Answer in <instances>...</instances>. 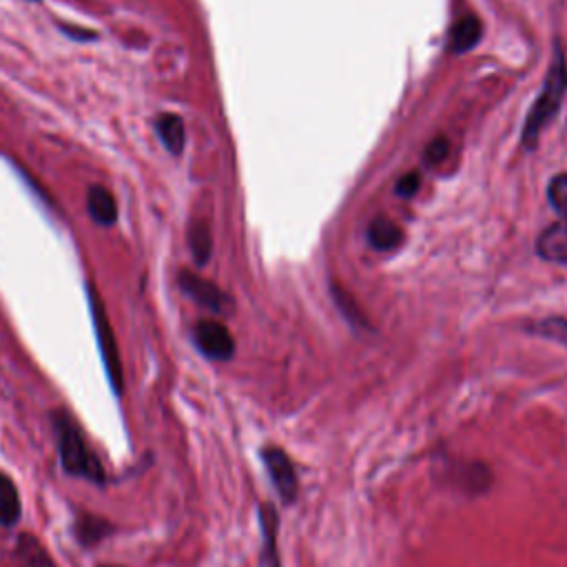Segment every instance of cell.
Masks as SVG:
<instances>
[{"label": "cell", "mask_w": 567, "mask_h": 567, "mask_svg": "<svg viewBox=\"0 0 567 567\" xmlns=\"http://www.w3.org/2000/svg\"><path fill=\"white\" fill-rule=\"evenodd\" d=\"M565 94H567V59H565L563 48L556 43L552 65H549V72L545 76L543 90H540L538 98L534 101V105L529 107L525 125H523L521 145L527 151L536 149L543 129L556 118Z\"/></svg>", "instance_id": "1"}, {"label": "cell", "mask_w": 567, "mask_h": 567, "mask_svg": "<svg viewBox=\"0 0 567 567\" xmlns=\"http://www.w3.org/2000/svg\"><path fill=\"white\" fill-rule=\"evenodd\" d=\"M56 421H59V441H61V454H63L65 470L76 476H87L92 481H101L103 479L101 463L85 448L78 430L67 419L59 417Z\"/></svg>", "instance_id": "2"}, {"label": "cell", "mask_w": 567, "mask_h": 567, "mask_svg": "<svg viewBox=\"0 0 567 567\" xmlns=\"http://www.w3.org/2000/svg\"><path fill=\"white\" fill-rule=\"evenodd\" d=\"M260 456L264 461V468H266L271 483L277 490L282 503L284 505L297 503L300 479H297V470H295L291 456L286 454V450H282L280 445H266L260 450Z\"/></svg>", "instance_id": "3"}, {"label": "cell", "mask_w": 567, "mask_h": 567, "mask_svg": "<svg viewBox=\"0 0 567 567\" xmlns=\"http://www.w3.org/2000/svg\"><path fill=\"white\" fill-rule=\"evenodd\" d=\"M92 313H94V324H96V333H98V344L105 357V366L112 379V386L116 392H123V366H120V357H118V348H116V339H114V330L109 324V317L96 295V291H92Z\"/></svg>", "instance_id": "4"}, {"label": "cell", "mask_w": 567, "mask_h": 567, "mask_svg": "<svg viewBox=\"0 0 567 567\" xmlns=\"http://www.w3.org/2000/svg\"><path fill=\"white\" fill-rule=\"evenodd\" d=\"M196 344L202 355H207L213 361H229L235 355V339L229 333V328L220 322L204 319L196 326Z\"/></svg>", "instance_id": "5"}, {"label": "cell", "mask_w": 567, "mask_h": 567, "mask_svg": "<svg viewBox=\"0 0 567 567\" xmlns=\"http://www.w3.org/2000/svg\"><path fill=\"white\" fill-rule=\"evenodd\" d=\"M180 288L200 306L213 311V313H229L231 308V297L218 288L213 282L191 273V271H182L180 275Z\"/></svg>", "instance_id": "6"}, {"label": "cell", "mask_w": 567, "mask_h": 567, "mask_svg": "<svg viewBox=\"0 0 567 567\" xmlns=\"http://www.w3.org/2000/svg\"><path fill=\"white\" fill-rule=\"evenodd\" d=\"M445 479L452 487L465 494H483L492 485V472L481 461H463L456 465H448Z\"/></svg>", "instance_id": "7"}, {"label": "cell", "mask_w": 567, "mask_h": 567, "mask_svg": "<svg viewBox=\"0 0 567 567\" xmlns=\"http://www.w3.org/2000/svg\"><path fill=\"white\" fill-rule=\"evenodd\" d=\"M536 253L545 262L567 264V218L549 224L536 238Z\"/></svg>", "instance_id": "8"}, {"label": "cell", "mask_w": 567, "mask_h": 567, "mask_svg": "<svg viewBox=\"0 0 567 567\" xmlns=\"http://www.w3.org/2000/svg\"><path fill=\"white\" fill-rule=\"evenodd\" d=\"M87 209L90 216L94 218L96 224L101 227H112L118 220V207H116V198L109 189L96 185L90 189L87 193Z\"/></svg>", "instance_id": "9"}, {"label": "cell", "mask_w": 567, "mask_h": 567, "mask_svg": "<svg viewBox=\"0 0 567 567\" xmlns=\"http://www.w3.org/2000/svg\"><path fill=\"white\" fill-rule=\"evenodd\" d=\"M483 36V25L476 17L468 14L463 19H459L454 25H452V32H450V52L454 54H465L470 52L472 48H476V43L481 41Z\"/></svg>", "instance_id": "10"}, {"label": "cell", "mask_w": 567, "mask_h": 567, "mask_svg": "<svg viewBox=\"0 0 567 567\" xmlns=\"http://www.w3.org/2000/svg\"><path fill=\"white\" fill-rule=\"evenodd\" d=\"M366 238L375 251L386 253V251H395L401 244L403 233L390 218H375L366 229Z\"/></svg>", "instance_id": "11"}, {"label": "cell", "mask_w": 567, "mask_h": 567, "mask_svg": "<svg viewBox=\"0 0 567 567\" xmlns=\"http://www.w3.org/2000/svg\"><path fill=\"white\" fill-rule=\"evenodd\" d=\"M260 525L264 532V567H280V554H277L280 516L273 505L269 503L260 505Z\"/></svg>", "instance_id": "12"}, {"label": "cell", "mask_w": 567, "mask_h": 567, "mask_svg": "<svg viewBox=\"0 0 567 567\" xmlns=\"http://www.w3.org/2000/svg\"><path fill=\"white\" fill-rule=\"evenodd\" d=\"M156 132L162 140V145L174 154L180 156L187 143V129H185V120L176 114H162L156 120Z\"/></svg>", "instance_id": "13"}, {"label": "cell", "mask_w": 567, "mask_h": 567, "mask_svg": "<svg viewBox=\"0 0 567 567\" xmlns=\"http://www.w3.org/2000/svg\"><path fill=\"white\" fill-rule=\"evenodd\" d=\"M19 516H21L19 490L6 474H0V523L14 525Z\"/></svg>", "instance_id": "14"}, {"label": "cell", "mask_w": 567, "mask_h": 567, "mask_svg": "<svg viewBox=\"0 0 567 567\" xmlns=\"http://www.w3.org/2000/svg\"><path fill=\"white\" fill-rule=\"evenodd\" d=\"M189 249L196 258V262L200 266H204L211 258V249H213V242H211V231L204 222H193L191 229H189Z\"/></svg>", "instance_id": "15"}, {"label": "cell", "mask_w": 567, "mask_h": 567, "mask_svg": "<svg viewBox=\"0 0 567 567\" xmlns=\"http://www.w3.org/2000/svg\"><path fill=\"white\" fill-rule=\"evenodd\" d=\"M527 330L538 335V337H543V339H549V342H556L560 346H567V319L565 317L540 319L534 326H529Z\"/></svg>", "instance_id": "16"}, {"label": "cell", "mask_w": 567, "mask_h": 567, "mask_svg": "<svg viewBox=\"0 0 567 567\" xmlns=\"http://www.w3.org/2000/svg\"><path fill=\"white\" fill-rule=\"evenodd\" d=\"M547 202L560 218H567V174H558L549 180Z\"/></svg>", "instance_id": "17"}, {"label": "cell", "mask_w": 567, "mask_h": 567, "mask_svg": "<svg viewBox=\"0 0 567 567\" xmlns=\"http://www.w3.org/2000/svg\"><path fill=\"white\" fill-rule=\"evenodd\" d=\"M107 534V523L94 516H87L78 523V536L83 543H96L98 538H103Z\"/></svg>", "instance_id": "18"}, {"label": "cell", "mask_w": 567, "mask_h": 567, "mask_svg": "<svg viewBox=\"0 0 567 567\" xmlns=\"http://www.w3.org/2000/svg\"><path fill=\"white\" fill-rule=\"evenodd\" d=\"M450 151V145L445 138H434L428 147H426V154H423V160L426 165H439L443 162V158L448 156Z\"/></svg>", "instance_id": "19"}, {"label": "cell", "mask_w": 567, "mask_h": 567, "mask_svg": "<svg viewBox=\"0 0 567 567\" xmlns=\"http://www.w3.org/2000/svg\"><path fill=\"white\" fill-rule=\"evenodd\" d=\"M419 185H421V176L417 171H412V174H406L403 178H399L395 191L401 198H412L419 191Z\"/></svg>", "instance_id": "20"}, {"label": "cell", "mask_w": 567, "mask_h": 567, "mask_svg": "<svg viewBox=\"0 0 567 567\" xmlns=\"http://www.w3.org/2000/svg\"><path fill=\"white\" fill-rule=\"evenodd\" d=\"M103 567H116V565H103Z\"/></svg>", "instance_id": "21"}]
</instances>
